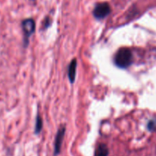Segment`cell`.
I'll return each instance as SVG.
<instances>
[{
    "label": "cell",
    "instance_id": "6da1fadb",
    "mask_svg": "<svg viewBox=\"0 0 156 156\" xmlns=\"http://www.w3.org/2000/svg\"><path fill=\"white\" fill-rule=\"evenodd\" d=\"M132 62V54L130 49L127 47L120 48L114 57V62L119 68L125 69L129 66Z\"/></svg>",
    "mask_w": 156,
    "mask_h": 156
},
{
    "label": "cell",
    "instance_id": "7a4b0ae2",
    "mask_svg": "<svg viewBox=\"0 0 156 156\" xmlns=\"http://www.w3.org/2000/svg\"><path fill=\"white\" fill-rule=\"evenodd\" d=\"M110 12H111L110 5L106 2H103L97 3L95 5L93 14L95 18L100 20L102 18H105L107 15H110Z\"/></svg>",
    "mask_w": 156,
    "mask_h": 156
},
{
    "label": "cell",
    "instance_id": "3957f363",
    "mask_svg": "<svg viewBox=\"0 0 156 156\" xmlns=\"http://www.w3.org/2000/svg\"><path fill=\"white\" fill-rule=\"evenodd\" d=\"M21 26H22L23 32H24V41L25 45H27L28 44L29 37L35 30V21L32 18H27L22 21Z\"/></svg>",
    "mask_w": 156,
    "mask_h": 156
},
{
    "label": "cell",
    "instance_id": "277c9868",
    "mask_svg": "<svg viewBox=\"0 0 156 156\" xmlns=\"http://www.w3.org/2000/svg\"><path fill=\"white\" fill-rule=\"evenodd\" d=\"M65 134V127L62 126L58 129L54 140V155H57L61 152V146Z\"/></svg>",
    "mask_w": 156,
    "mask_h": 156
},
{
    "label": "cell",
    "instance_id": "5b68a950",
    "mask_svg": "<svg viewBox=\"0 0 156 156\" xmlns=\"http://www.w3.org/2000/svg\"><path fill=\"white\" fill-rule=\"evenodd\" d=\"M76 65H77V62H76V59H72V61L70 62V65L68 66V78L69 80L71 83H73V82L75 81V77H76Z\"/></svg>",
    "mask_w": 156,
    "mask_h": 156
},
{
    "label": "cell",
    "instance_id": "8992f818",
    "mask_svg": "<svg viewBox=\"0 0 156 156\" xmlns=\"http://www.w3.org/2000/svg\"><path fill=\"white\" fill-rule=\"evenodd\" d=\"M109 149L106 145L99 144L95 150L94 156H108Z\"/></svg>",
    "mask_w": 156,
    "mask_h": 156
},
{
    "label": "cell",
    "instance_id": "52a82bcc",
    "mask_svg": "<svg viewBox=\"0 0 156 156\" xmlns=\"http://www.w3.org/2000/svg\"><path fill=\"white\" fill-rule=\"evenodd\" d=\"M42 126H43V121L41 117L39 115L37 116L36 117V123H35V132L36 134H38L41 130L42 129Z\"/></svg>",
    "mask_w": 156,
    "mask_h": 156
},
{
    "label": "cell",
    "instance_id": "ba28073f",
    "mask_svg": "<svg viewBox=\"0 0 156 156\" xmlns=\"http://www.w3.org/2000/svg\"><path fill=\"white\" fill-rule=\"evenodd\" d=\"M148 129L149 131H154L156 129V118L152 119L148 123Z\"/></svg>",
    "mask_w": 156,
    "mask_h": 156
},
{
    "label": "cell",
    "instance_id": "9c48e42d",
    "mask_svg": "<svg viewBox=\"0 0 156 156\" xmlns=\"http://www.w3.org/2000/svg\"><path fill=\"white\" fill-rule=\"evenodd\" d=\"M45 20L46 21L45 22H44V28H47V27L50 25V19H49V18H47Z\"/></svg>",
    "mask_w": 156,
    "mask_h": 156
},
{
    "label": "cell",
    "instance_id": "30bf717a",
    "mask_svg": "<svg viewBox=\"0 0 156 156\" xmlns=\"http://www.w3.org/2000/svg\"><path fill=\"white\" fill-rule=\"evenodd\" d=\"M31 1H35V0H31Z\"/></svg>",
    "mask_w": 156,
    "mask_h": 156
}]
</instances>
